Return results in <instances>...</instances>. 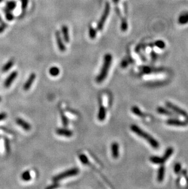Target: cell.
Masks as SVG:
<instances>
[{
	"label": "cell",
	"instance_id": "cell-1",
	"mask_svg": "<svg viewBox=\"0 0 188 189\" xmlns=\"http://www.w3.org/2000/svg\"><path fill=\"white\" fill-rule=\"evenodd\" d=\"M131 130L134 132L136 134H137L140 137L145 139L146 141H147L149 143V144L151 145V147L153 148L157 149L159 148V143L156 141L153 137H152L150 134L145 132L143 130L141 129L140 128L136 125H131Z\"/></svg>",
	"mask_w": 188,
	"mask_h": 189
},
{
	"label": "cell",
	"instance_id": "cell-2",
	"mask_svg": "<svg viewBox=\"0 0 188 189\" xmlns=\"http://www.w3.org/2000/svg\"><path fill=\"white\" fill-rule=\"evenodd\" d=\"M112 59H113V57L111 54H106L104 56V62H103L102 68L101 69L100 74L97 76V79H96L97 83H100L105 80V78H106L107 73H108V70L111 65Z\"/></svg>",
	"mask_w": 188,
	"mask_h": 189
},
{
	"label": "cell",
	"instance_id": "cell-3",
	"mask_svg": "<svg viewBox=\"0 0 188 189\" xmlns=\"http://www.w3.org/2000/svg\"><path fill=\"white\" fill-rule=\"evenodd\" d=\"M173 153H174V149L170 147L166 149L163 157H156V156H153L150 157V160L151 161V162L155 164H163L166 162V160L169 158V157L171 156V155Z\"/></svg>",
	"mask_w": 188,
	"mask_h": 189
},
{
	"label": "cell",
	"instance_id": "cell-4",
	"mask_svg": "<svg viewBox=\"0 0 188 189\" xmlns=\"http://www.w3.org/2000/svg\"><path fill=\"white\" fill-rule=\"evenodd\" d=\"M78 173H79V169L77 168H72L70 170H67V171L62 172V173H60V174L53 177V182H56L62 180L64 178L76 176L78 174Z\"/></svg>",
	"mask_w": 188,
	"mask_h": 189
},
{
	"label": "cell",
	"instance_id": "cell-5",
	"mask_svg": "<svg viewBox=\"0 0 188 189\" xmlns=\"http://www.w3.org/2000/svg\"><path fill=\"white\" fill-rule=\"evenodd\" d=\"M110 9H111L110 4H109V3H106L105 4L103 13L101 15V17L98 24H97V28L98 31H101L103 29V26H104L105 22L107 20V18L108 17V15H109V12H110Z\"/></svg>",
	"mask_w": 188,
	"mask_h": 189
},
{
	"label": "cell",
	"instance_id": "cell-6",
	"mask_svg": "<svg viewBox=\"0 0 188 189\" xmlns=\"http://www.w3.org/2000/svg\"><path fill=\"white\" fill-rule=\"evenodd\" d=\"M166 105L167 108L171 109L172 111H174L175 113H177L179 115H181L183 117H184L186 119L188 118V113L185 111L184 110L180 108L179 106L174 105L170 102H166Z\"/></svg>",
	"mask_w": 188,
	"mask_h": 189
},
{
	"label": "cell",
	"instance_id": "cell-7",
	"mask_svg": "<svg viewBox=\"0 0 188 189\" xmlns=\"http://www.w3.org/2000/svg\"><path fill=\"white\" fill-rule=\"evenodd\" d=\"M166 123L170 125H175L178 127H185L188 125V119H186L184 121H181L176 118L169 119L166 121Z\"/></svg>",
	"mask_w": 188,
	"mask_h": 189
},
{
	"label": "cell",
	"instance_id": "cell-8",
	"mask_svg": "<svg viewBox=\"0 0 188 189\" xmlns=\"http://www.w3.org/2000/svg\"><path fill=\"white\" fill-rule=\"evenodd\" d=\"M18 76V72L16 71H13L5 80L4 82V86L6 88H9L11 85L12 84L13 82L15 80V78H16Z\"/></svg>",
	"mask_w": 188,
	"mask_h": 189
},
{
	"label": "cell",
	"instance_id": "cell-9",
	"mask_svg": "<svg viewBox=\"0 0 188 189\" xmlns=\"http://www.w3.org/2000/svg\"><path fill=\"white\" fill-rule=\"evenodd\" d=\"M55 36H56V42H57V44L58 46V48L59 49L60 51L61 52H64L66 50V45L64 44L63 42H62L61 36H60V34L59 31H57L56 33H55Z\"/></svg>",
	"mask_w": 188,
	"mask_h": 189
},
{
	"label": "cell",
	"instance_id": "cell-10",
	"mask_svg": "<svg viewBox=\"0 0 188 189\" xmlns=\"http://www.w3.org/2000/svg\"><path fill=\"white\" fill-rule=\"evenodd\" d=\"M36 78V75L34 73H32L29 75V78H28V80H26V82L23 85V89L25 91H28L30 89L33 83H34V81L35 80Z\"/></svg>",
	"mask_w": 188,
	"mask_h": 189
},
{
	"label": "cell",
	"instance_id": "cell-11",
	"mask_svg": "<svg viewBox=\"0 0 188 189\" xmlns=\"http://www.w3.org/2000/svg\"><path fill=\"white\" fill-rule=\"evenodd\" d=\"M17 124L20 125L22 128H23L26 131H29L31 129V125L26 121H25L24 119L22 118H17L16 119Z\"/></svg>",
	"mask_w": 188,
	"mask_h": 189
},
{
	"label": "cell",
	"instance_id": "cell-12",
	"mask_svg": "<svg viewBox=\"0 0 188 189\" xmlns=\"http://www.w3.org/2000/svg\"><path fill=\"white\" fill-rule=\"evenodd\" d=\"M56 132V134H58L59 135L64 136L66 137H70L73 135L72 131L68 130L67 129H64V128L57 129Z\"/></svg>",
	"mask_w": 188,
	"mask_h": 189
},
{
	"label": "cell",
	"instance_id": "cell-13",
	"mask_svg": "<svg viewBox=\"0 0 188 189\" xmlns=\"http://www.w3.org/2000/svg\"><path fill=\"white\" fill-rule=\"evenodd\" d=\"M157 112L160 114L167 115V116H169L175 117V118L177 117V116H175V115L174 113H172L171 111H170V110H169L167 108H164V107H161V106L158 107L157 108Z\"/></svg>",
	"mask_w": 188,
	"mask_h": 189
},
{
	"label": "cell",
	"instance_id": "cell-14",
	"mask_svg": "<svg viewBox=\"0 0 188 189\" xmlns=\"http://www.w3.org/2000/svg\"><path fill=\"white\" fill-rule=\"evenodd\" d=\"M111 152L113 158L117 159L119 155V146L116 142L112 143L111 145Z\"/></svg>",
	"mask_w": 188,
	"mask_h": 189
},
{
	"label": "cell",
	"instance_id": "cell-15",
	"mask_svg": "<svg viewBox=\"0 0 188 189\" xmlns=\"http://www.w3.org/2000/svg\"><path fill=\"white\" fill-rule=\"evenodd\" d=\"M106 110L104 106L102 105H100V108H99V112L98 114V119L100 121H103L106 118Z\"/></svg>",
	"mask_w": 188,
	"mask_h": 189
},
{
	"label": "cell",
	"instance_id": "cell-16",
	"mask_svg": "<svg viewBox=\"0 0 188 189\" xmlns=\"http://www.w3.org/2000/svg\"><path fill=\"white\" fill-rule=\"evenodd\" d=\"M164 175H165V166L164 165H161L158 170V176H157V180L158 182H161L163 181L164 178Z\"/></svg>",
	"mask_w": 188,
	"mask_h": 189
},
{
	"label": "cell",
	"instance_id": "cell-17",
	"mask_svg": "<svg viewBox=\"0 0 188 189\" xmlns=\"http://www.w3.org/2000/svg\"><path fill=\"white\" fill-rule=\"evenodd\" d=\"M62 35H63L64 39L66 41V42L69 43L70 41V37H69L68 27L66 25H63L62 26Z\"/></svg>",
	"mask_w": 188,
	"mask_h": 189
},
{
	"label": "cell",
	"instance_id": "cell-18",
	"mask_svg": "<svg viewBox=\"0 0 188 189\" xmlns=\"http://www.w3.org/2000/svg\"><path fill=\"white\" fill-rule=\"evenodd\" d=\"M178 22L181 25H185L188 22V12L182 13L179 17Z\"/></svg>",
	"mask_w": 188,
	"mask_h": 189
},
{
	"label": "cell",
	"instance_id": "cell-19",
	"mask_svg": "<svg viewBox=\"0 0 188 189\" xmlns=\"http://www.w3.org/2000/svg\"><path fill=\"white\" fill-rule=\"evenodd\" d=\"M13 64H14L13 60H12V59L9 60L7 63H6V64L3 66V67L2 68V72H7L9 69H10L12 68Z\"/></svg>",
	"mask_w": 188,
	"mask_h": 189
},
{
	"label": "cell",
	"instance_id": "cell-20",
	"mask_svg": "<svg viewBox=\"0 0 188 189\" xmlns=\"http://www.w3.org/2000/svg\"><path fill=\"white\" fill-rule=\"evenodd\" d=\"M131 111L134 114H135L137 116L142 117V118L145 117V115L141 112V110L137 106H133L131 108Z\"/></svg>",
	"mask_w": 188,
	"mask_h": 189
},
{
	"label": "cell",
	"instance_id": "cell-21",
	"mask_svg": "<svg viewBox=\"0 0 188 189\" xmlns=\"http://www.w3.org/2000/svg\"><path fill=\"white\" fill-rule=\"evenodd\" d=\"M4 13H5V15H6V18L7 20L9 21H11L13 19V14H12L10 10H9V9H7V8H5L4 9Z\"/></svg>",
	"mask_w": 188,
	"mask_h": 189
},
{
	"label": "cell",
	"instance_id": "cell-22",
	"mask_svg": "<svg viewBox=\"0 0 188 189\" xmlns=\"http://www.w3.org/2000/svg\"><path fill=\"white\" fill-rule=\"evenodd\" d=\"M22 179L24 181H29L31 179V176L30 174V171L27 170L24 171L22 175Z\"/></svg>",
	"mask_w": 188,
	"mask_h": 189
},
{
	"label": "cell",
	"instance_id": "cell-23",
	"mask_svg": "<svg viewBox=\"0 0 188 189\" xmlns=\"http://www.w3.org/2000/svg\"><path fill=\"white\" fill-rule=\"evenodd\" d=\"M59 72H60V70L59 68H57V67H52L49 70L50 74L53 76H56L58 75L59 74Z\"/></svg>",
	"mask_w": 188,
	"mask_h": 189
},
{
	"label": "cell",
	"instance_id": "cell-24",
	"mask_svg": "<svg viewBox=\"0 0 188 189\" xmlns=\"http://www.w3.org/2000/svg\"><path fill=\"white\" fill-rule=\"evenodd\" d=\"M17 6V3L15 1H9L6 3V8L10 10H13Z\"/></svg>",
	"mask_w": 188,
	"mask_h": 189
},
{
	"label": "cell",
	"instance_id": "cell-25",
	"mask_svg": "<svg viewBox=\"0 0 188 189\" xmlns=\"http://www.w3.org/2000/svg\"><path fill=\"white\" fill-rule=\"evenodd\" d=\"M89 36L91 39H93L95 38L96 35H97V31L95 29H94L92 26H90L89 29Z\"/></svg>",
	"mask_w": 188,
	"mask_h": 189
},
{
	"label": "cell",
	"instance_id": "cell-26",
	"mask_svg": "<svg viewBox=\"0 0 188 189\" xmlns=\"http://www.w3.org/2000/svg\"><path fill=\"white\" fill-rule=\"evenodd\" d=\"M128 29V23L127 20L125 19H122V23H121V30L122 31H127Z\"/></svg>",
	"mask_w": 188,
	"mask_h": 189
},
{
	"label": "cell",
	"instance_id": "cell-27",
	"mask_svg": "<svg viewBox=\"0 0 188 189\" xmlns=\"http://www.w3.org/2000/svg\"><path fill=\"white\" fill-rule=\"evenodd\" d=\"M174 171L177 175H179L181 171V165L180 163H177L174 166Z\"/></svg>",
	"mask_w": 188,
	"mask_h": 189
},
{
	"label": "cell",
	"instance_id": "cell-28",
	"mask_svg": "<svg viewBox=\"0 0 188 189\" xmlns=\"http://www.w3.org/2000/svg\"><path fill=\"white\" fill-rule=\"evenodd\" d=\"M181 175L184 178L186 182V187L188 188V175H187V171L186 170L184 169L181 171Z\"/></svg>",
	"mask_w": 188,
	"mask_h": 189
},
{
	"label": "cell",
	"instance_id": "cell-29",
	"mask_svg": "<svg viewBox=\"0 0 188 189\" xmlns=\"http://www.w3.org/2000/svg\"><path fill=\"white\" fill-rule=\"evenodd\" d=\"M155 45H156V46H158V48L161 49H164V47H165V46H166L164 42L163 41H162V40H158V41H156V42H155Z\"/></svg>",
	"mask_w": 188,
	"mask_h": 189
},
{
	"label": "cell",
	"instance_id": "cell-30",
	"mask_svg": "<svg viewBox=\"0 0 188 189\" xmlns=\"http://www.w3.org/2000/svg\"><path fill=\"white\" fill-rule=\"evenodd\" d=\"M79 158L80 159V160L84 164H88V159L87 158V157L84 155V154H81L80 156H79Z\"/></svg>",
	"mask_w": 188,
	"mask_h": 189
},
{
	"label": "cell",
	"instance_id": "cell-31",
	"mask_svg": "<svg viewBox=\"0 0 188 189\" xmlns=\"http://www.w3.org/2000/svg\"><path fill=\"white\" fill-rule=\"evenodd\" d=\"M22 3V9L24 11L26 9L28 4V0H20Z\"/></svg>",
	"mask_w": 188,
	"mask_h": 189
},
{
	"label": "cell",
	"instance_id": "cell-32",
	"mask_svg": "<svg viewBox=\"0 0 188 189\" xmlns=\"http://www.w3.org/2000/svg\"><path fill=\"white\" fill-rule=\"evenodd\" d=\"M6 27H7V25L4 22L1 23V25H0V33L3 32L4 29L6 28Z\"/></svg>",
	"mask_w": 188,
	"mask_h": 189
},
{
	"label": "cell",
	"instance_id": "cell-33",
	"mask_svg": "<svg viewBox=\"0 0 188 189\" xmlns=\"http://www.w3.org/2000/svg\"><path fill=\"white\" fill-rule=\"evenodd\" d=\"M62 122H63V124L66 127L68 124V120L64 115H62Z\"/></svg>",
	"mask_w": 188,
	"mask_h": 189
},
{
	"label": "cell",
	"instance_id": "cell-34",
	"mask_svg": "<svg viewBox=\"0 0 188 189\" xmlns=\"http://www.w3.org/2000/svg\"><path fill=\"white\" fill-rule=\"evenodd\" d=\"M7 118V114L5 113H0V121L5 119Z\"/></svg>",
	"mask_w": 188,
	"mask_h": 189
},
{
	"label": "cell",
	"instance_id": "cell-35",
	"mask_svg": "<svg viewBox=\"0 0 188 189\" xmlns=\"http://www.w3.org/2000/svg\"><path fill=\"white\" fill-rule=\"evenodd\" d=\"M128 65V62L127 61H123L122 62V68H126L127 66Z\"/></svg>",
	"mask_w": 188,
	"mask_h": 189
},
{
	"label": "cell",
	"instance_id": "cell-36",
	"mask_svg": "<svg viewBox=\"0 0 188 189\" xmlns=\"http://www.w3.org/2000/svg\"><path fill=\"white\" fill-rule=\"evenodd\" d=\"M59 185L57 184H53L52 186H49V187H46V188H50V189H51V188H56V187H57Z\"/></svg>",
	"mask_w": 188,
	"mask_h": 189
},
{
	"label": "cell",
	"instance_id": "cell-37",
	"mask_svg": "<svg viewBox=\"0 0 188 189\" xmlns=\"http://www.w3.org/2000/svg\"><path fill=\"white\" fill-rule=\"evenodd\" d=\"M151 58H152V59H153V60H155L156 59V55L153 52H152V53H151Z\"/></svg>",
	"mask_w": 188,
	"mask_h": 189
},
{
	"label": "cell",
	"instance_id": "cell-38",
	"mask_svg": "<svg viewBox=\"0 0 188 189\" xmlns=\"http://www.w3.org/2000/svg\"><path fill=\"white\" fill-rule=\"evenodd\" d=\"M181 181V176H178V179H177V185H179Z\"/></svg>",
	"mask_w": 188,
	"mask_h": 189
},
{
	"label": "cell",
	"instance_id": "cell-39",
	"mask_svg": "<svg viewBox=\"0 0 188 189\" xmlns=\"http://www.w3.org/2000/svg\"><path fill=\"white\" fill-rule=\"evenodd\" d=\"M113 2H114V3H117V2L119 1V0H113Z\"/></svg>",
	"mask_w": 188,
	"mask_h": 189
},
{
	"label": "cell",
	"instance_id": "cell-40",
	"mask_svg": "<svg viewBox=\"0 0 188 189\" xmlns=\"http://www.w3.org/2000/svg\"><path fill=\"white\" fill-rule=\"evenodd\" d=\"M0 22H2V19L1 17H0Z\"/></svg>",
	"mask_w": 188,
	"mask_h": 189
},
{
	"label": "cell",
	"instance_id": "cell-41",
	"mask_svg": "<svg viewBox=\"0 0 188 189\" xmlns=\"http://www.w3.org/2000/svg\"><path fill=\"white\" fill-rule=\"evenodd\" d=\"M1 100H2V99H1V97H0V102H1Z\"/></svg>",
	"mask_w": 188,
	"mask_h": 189
},
{
	"label": "cell",
	"instance_id": "cell-42",
	"mask_svg": "<svg viewBox=\"0 0 188 189\" xmlns=\"http://www.w3.org/2000/svg\"><path fill=\"white\" fill-rule=\"evenodd\" d=\"M1 2H3V0H0V3H1Z\"/></svg>",
	"mask_w": 188,
	"mask_h": 189
}]
</instances>
